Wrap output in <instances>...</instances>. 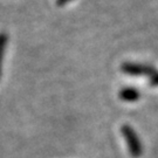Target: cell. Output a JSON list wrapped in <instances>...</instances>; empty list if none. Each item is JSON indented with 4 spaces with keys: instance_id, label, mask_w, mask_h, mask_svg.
I'll return each mask as SVG.
<instances>
[{
    "instance_id": "1",
    "label": "cell",
    "mask_w": 158,
    "mask_h": 158,
    "mask_svg": "<svg viewBox=\"0 0 158 158\" xmlns=\"http://www.w3.org/2000/svg\"><path fill=\"white\" fill-rule=\"evenodd\" d=\"M121 132L124 137L125 142H127V145H128V149H129V152L132 157L138 158L142 155V144L141 141L138 138V136L136 134V131L130 125L124 124L122 128H121Z\"/></svg>"
},
{
    "instance_id": "2",
    "label": "cell",
    "mask_w": 158,
    "mask_h": 158,
    "mask_svg": "<svg viewBox=\"0 0 158 158\" xmlns=\"http://www.w3.org/2000/svg\"><path fill=\"white\" fill-rule=\"evenodd\" d=\"M121 69L124 74L128 75H132V76H152L156 73V68L150 66V64H145V63H138V62H124L121 66Z\"/></svg>"
},
{
    "instance_id": "3",
    "label": "cell",
    "mask_w": 158,
    "mask_h": 158,
    "mask_svg": "<svg viewBox=\"0 0 158 158\" xmlns=\"http://www.w3.org/2000/svg\"><path fill=\"white\" fill-rule=\"evenodd\" d=\"M139 91L132 87H125L119 90V98L125 102H135L139 98Z\"/></svg>"
},
{
    "instance_id": "4",
    "label": "cell",
    "mask_w": 158,
    "mask_h": 158,
    "mask_svg": "<svg viewBox=\"0 0 158 158\" xmlns=\"http://www.w3.org/2000/svg\"><path fill=\"white\" fill-rule=\"evenodd\" d=\"M6 46V35L0 34V68H1V57L4 55V49Z\"/></svg>"
},
{
    "instance_id": "5",
    "label": "cell",
    "mask_w": 158,
    "mask_h": 158,
    "mask_svg": "<svg viewBox=\"0 0 158 158\" xmlns=\"http://www.w3.org/2000/svg\"><path fill=\"white\" fill-rule=\"evenodd\" d=\"M149 83H150L151 87H158V72H156V73L150 77Z\"/></svg>"
},
{
    "instance_id": "6",
    "label": "cell",
    "mask_w": 158,
    "mask_h": 158,
    "mask_svg": "<svg viewBox=\"0 0 158 158\" xmlns=\"http://www.w3.org/2000/svg\"><path fill=\"white\" fill-rule=\"evenodd\" d=\"M69 1H72V0H56V4L59 6H63L66 5V4H68Z\"/></svg>"
}]
</instances>
